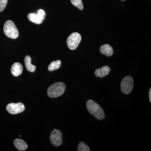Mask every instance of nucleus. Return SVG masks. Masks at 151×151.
<instances>
[{"mask_svg":"<svg viewBox=\"0 0 151 151\" xmlns=\"http://www.w3.org/2000/svg\"><path fill=\"white\" fill-rule=\"evenodd\" d=\"M122 1H125V0H122Z\"/></svg>","mask_w":151,"mask_h":151,"instance_id":"obj_19","label":"nucleus"},{"mask_svg":"<svg viewBox=\"0 0 151 151\" xmlns=\"http://www.w3.org/2000/svg\"><path fill=\"white\" fill-rule=\"evenodd\" d=\"M149 99H150V102H151V88L150 89V91H149Z\"/></svg>","mask_w":151,"mask_h":151,"instance_id":"obj_18","label":"nucleus"},{"mask_svg":"<svg viewBox=\"0 0 151 151\" xmlns=\"http://www.w3.org/2000/svg\"><path fill=\"white\" fill-rule=\"evenodd\" d=\"M111 68L107 65L103 66L101 68H99L95 70V75L99 78H103L109 74L111 71Z\"/></svg>","mask_w":151,"mask_h":151,"instance_id":"obj_10","label":"nucleus"},{"mask_svg":"<svg viewBox=\"0 0 151 151\" xmlns=\"http://www.w3.org/2000/svg\"><path fill=\"white\" fill-rule=\"evenodd\" d=\"M6 109L9 113L15 115L23 112L25 110V106L23 103L20 102L17 103H11L7 105Z\"/></svg>","mask_w":151,"mask_h":151,"instance_id":"obj_8","label":"nucleus"},{"mask_svg":"<svg viewBox=\"0 0 151 151\" xmlns=\"http://www.w3.org/2000/svg\"><path fill=\"white\" fill-rule=\"evenodd\" d=\"M100 51L102 54L106 56L110 57L113 55V49L109 44L104 45L100 47Z\"/></svg>","mask_w":151,"mask_h":151,"instance_id":"obj_12","label":"nucleus"},{"mask_svg":"<svg viewBox=\"0 0 151 151\" xmlns=\"http://www.w3.org/2000/svg\"><path fill=\"white\" fill-rule=\"evenodd\" d=\"M63 134L60 130L54 129L50 134V139L52 145L56 147L61 145L63 143Z\"/></svg>","mask_w":151,"mask_h":151,"instance_id":"obj_7","label":"nucleus"},{"mask_svg":"<svg viewBox=\"0 0 151 151\" xmlns=\"http://www.w3.org/2000/svg\"><path fill=\"white\" fill-rule=\"evenodd\" d=\"M23 70L22 65L19 62H16L12 65L11 68V73L14 76L20 75Z\"/></svg>","mask_w":151,"mask_h":151,"instance_id":"obj_9","label":"nucleus"},{"mask_svg":"<svg viewBox=\"0 0 151 151\" xmlns=\"http://www.w3.org/2000/svg\"><path fill=\"white\" fill-rule=\"evenodd\" d=\"M70 2L73 5L78 8L79 10H83L84 6L82 0H70Z\"/></svg>","mask_w":151,"mask_h":151,"instance_id":"obj_15","label":"nucleus"},{"mask_svg":"<svg viewBox=\"0 0 151 151\" xmlns=\"http://www.w3.org/2000/svg\"><path fill=\"white\" fill-rule=\"evenodd\" d=\"M32 59L31 58L29 55H27L25 57L24 59V62L26 68L27 69L28 71L29 72L33 73L35 71L36 67L35 65H32L31 63Z\"/></svg>","mask_w":151,"mask_h":151,"instance_id":"obj_13","label":"nucleus"},{"mask_svg":"<svg viewBox=\"0 0 151 151\" xmlns=\"http://www.w3.org/2000/svg\"><path fill=\"white\" fill-rule=\"evenodd\" d=\"M81 37L78 33L73 32L68 37L67 45L68 48L71 50L76 49L81 42Z\"/></svg>","mask_w":151,"mask_h":151,"instance_id":"obj_6","label":"nucleus"},{"mask_svg":"<svg viewBox=\"0 0 151 151\" xmlns=\"http://www.w3.org/2000/svg\"><path fill=\"white\" fill-rule=\"evenodd\" d=\"M46 17V13L44 10L40 9L35 13H29L28 14L27 18L30 21L36 24L42 23Z\"/></svg>","mask_w":151,"mask_h":151,"instance_id":"obj_4","label":"nucleus"},{"mask_svg":"<svg viewBox=\"0 0 151 151\" xmlns=\"http://www.w3.org/2000/svg\"><path fill=\"white\" fill-rule=\"evenodd\" d=\"M65 88L66 86L63 82H56L49 86L47 89V95L51 98L60 97L64 93Z\"/></svg>","mask_w":151,"mask_h":151,"instance_id":"obj_2","label":"nucleus"},{"mask_svg":"<svg viewBox=\"0 0 151 151\" xmlns=\"http://www.w3.org/2000/svg\"><path fill=\"white\" fill-rule=\"evenodd\" d=\"M8 0H0V12H3L5 9Z\"/></svg>","mask_w":151,"mask_h":151,"instance_id":"obj_17","label":"nucleus"},{"mask_svg":"<svg viewBox=\"0 0 151 151\" xmlns=\"http://www.w3.org/2000/svg\"><path fill=\"white\" fill-rule=\"evenodd\" d=\"M86 108L90 114L97 119L102 120L105 119V114L103 108L96 102L92 100L86 102Z\"/></svg>","mask_w":151,"mask_h":151,"instance_id":"obj_1","label":"nucleus"},{"mask_svg":"<svg viewBox=\"0 0 151 151\" xmlns=\"http://www.w3.org/2000/svg\"><path fill=\"white\" fill-rule=\"evenodd\" d=\"M4 32L7 37L16 39L19 35L18 30L14 22L12 20L6 21L4 24Z\"/></svg>","mask_w":151,"mask_h":151,"instance_id":"obj_3","label":"nucleus"},{"mask_svg":"<svg viewBox=\"0 0 151 151\" xmlns=\"http://www.w3.org/2000/svg\"><path fill=\"white\" fill-rule=\"evenodd\" d=\"M14 145L16 148L19 151H25L27 150L28 145L25 142L21 139H17L14 140Z\"/></svg>","mask_w":151,"mask_h":151,"instance_id":"obj_11","label":"nucleus"},{"mask_svg":"<svg viewBox=\"0 0 151 151\" xmlns=\"http://www.w3.org/2000/svg\"><path fill=\"white\" fill-rule=\"evenodd\" d=\"M78 151H90L89 146L83 142H80L78 144V147H77Z\"/></svg>","mask_w":151,"mask_h":151,"instance_id":"obj_16","label":"nucleus"},{"mask_svg":"<svg viewBox=\"0 0 151 151\" xmlns=\"http://www.w3.org/2000/svg\"><path fill=\"white\" fill-rule=\"evenodd\" d=\"M61 61L60 60L53 61L51 62L48 67V70L50 71L57 70L61 67Z\"/></svg>","mask_w":151,"mask_h":151,"instance_id":"obj_14","label":"nucleus"},{"mask_svg":"<svg viewBox=\"0 0 151 151\" xmlns=\"http://www.w3.org/2000/svg\"><path fill=\"white\" fill-rule=\"evenodd\" d=\"M134 87V80L132 76H128L122 79L121 84V90L124 94L131 93Z\"/></svg>","mask_w":151,"mask_h":151,"instance_id":"obj_5","label":"nucleus"}]
</instances>
